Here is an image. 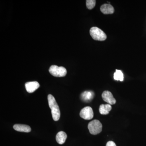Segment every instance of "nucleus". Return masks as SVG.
Returning a JSON list of instances; mask_svg holds the SVG:
<instances>
[{"instance_id":"1","label":"nucleus","mask_w":146,"mask_h":146,"mask_svg":"<svg viewBox=\"0 0 146 146\" xmlns=\"http://www.w3.org/2000/svg\"><path fill=\"white\" fill-rule=\"evenodd\" d=\"M48 100L49 106L51 110L53 119L58 121L60 119V115L59 106L54 97L51 94L48 95Z\"/></svg>"},{"instance_id":"2","label":"nucleus","mask_w":146,"mask_h":146,"mask_svg":"<svg viewBox=\"0 0 146 146\" xmlns=\"http://www.w3.org/2000/svg\"><path fill=\"white\" fill-rule=\"evenodd\" d=\"M90 34L92 38L97 41H104L107 38L104 32L97 27H93L90 29Z\"/></svg>"},{"instance_id":"3","label":"nucleus","mask_w":146,"mask_h":146,"mask_svg":"<svg viewBox=\"0 0 146 146\" xmlns=\"http://www.w3.org/2000/svg\"><path fill=\"white\" fill-rule=\"evenodd\" d=\"M88 128L91 134L97 135L101 132L102 125L98 120H94L89 123Z\"/></svg>"},{"instance_id":"4","label":"nucleus","mask_w":146,"mask_h":146,"mask_svg":"<svg viewBox=\"0 0 146 146\" xmlns=\"http://www.w3.org/2000/svg\"><path fill=\"white\" fill-rule=\"evenodd\" d=\"M50 74L54 77H62L65 76L67 74L66 69L63 67H58L57 65H52L49 69Z\"/></svg>"},{"instance_id":"5","label":"nucleus","mask_w":146,"mask_h":146,"mask_svg":"<svg viewBox=\"0 0 146 146\" xmlns=\"http://www.w3.org/2000/svg\"><path fill=\"white\" fill-rule=\"evenodd\" d=\"M80 117L85 120H91L94 117L93 109L91 107L87 106L81 110L80 113Z\"/></svg>"},{"instance_id":"6","label":"nucleus","mask_w":146,"mask_h":146,"mask_svg":"<svg viewBox=\"0 0 146 146\" xmlns=\"http://www.w3.org/2000/svg\"><path fill=\"white\" fill-rule=\"evenodd\" d=\"M102 98L105 102L110 105L115 104L116 102V100L110 91H104L102 94Z\"/></svg>"},{"instance_id":"7","label":"nucleus","mask_w":146,"mask_h":146,"mask_svg":"<svg viewBox=\"0 0 146 146\" xmlns=\"http://www.w3.org/2000/svg\"><path fill=\"white\" fill-rule=\"evenodd\" d=\"M26 89L29 93H33L39 88V83L36 81L29 82L25 84Z\"/></svg>"},{"instance_id":"8","label":"nucleus","mask_w":146,"mask_h":146,"mask_svg":"<svg viewBox=\"0 0 146 146\" xmlns=\"http://www.w3.org/2000/svg\"><path fill=\"white\" fill-rule=\"evenodd\" d=\"M13 129L17 131L20 132L29 133L31 131V128L29 126L23 124H15L13 125Z\"/></svg>"},{"instance_id":"9","label":"nucleus","mask_w":146,"mask_h":146,"mask_svg":"<svg viewBox=\"0 0 146 146\" xmlns=\"http://www.w3.org/2000/svg\"><path fill=\"white\" fill-rule=\"evenodd\" d=\"M94 92L92 91H84L81 95L82 100L84 102H89L92 100L94 98Z\"/></svg>"},{"instance_id":"10","label":"nucleus","mask_w":146,"mask_h":146,"mask_svg":"<svg viewBox=\"0 0 146 146\" xmlns=\"http://www.w3.org/2000/svg\"><path fill=\"white\" fill-rule=\"evenodd\" d=\"M100 10L104 14H112L114 12L115 9L111 5L105 4L101 7Z\"/></svg>"},{"instance_id":"11","label":"nucleus","mask_w":146,"mask_h":146,"mask_svg":"<svg viewBox=\"0 0 146 146\" xmlns=\"http://www.w3.org/2000/svg\"><path fill=\"white\" fill-rule=\"evenodd\" d=\"M67 138V135L64 131H60L57 133L56 137V142L60 145L65 143Z\"/></svg>"},{"instance_id":"12","label":"nucleus","mask_w":146,"mask_h":146,"mask_svg":"<svg viewBox=\"0 0 146 146\" xmlns=\"http://www.w3.org/2000/svg\"><path fill=\"white\" fill-rule=\"evenodd\" d=\"M112 109L111 105L109 104H102L100 106L99 112L102 115H106L109 114L110 111Z\"/></svg>"},{"instance_id":"13","label":"nucleus","mask_w":146,"mask_h":146,"mask_svg":"<svg viewBox=\"0 0 146 146\" xmlns=\"http://www.w3.org/2000/svg\"><path fill=\"white\" fill-rule=\"evenodd\" d=\"M114 78L115 80L123 81V80L124 76L122 72L120 70H116V72L114 74Z\"/></svg>"},{"instance_id":"14","label":"nucleus","mask_w":146,"mask_h":146,"mask_svg":"<svg viewBox=\"0 0 146 146\" xmlns=\"http://www.w3.org/2000/svg\"><path fill=\"white\" fill-rule=\"evenodd\" d=\"M96 4L95 0H87L86 1V5L89 9H92L95 7Z\"/></svg>"},{"instance_id":"15","label":"nucleus","mask_w":146,"mask_h":146,"mask_svg":"<svg viewBox=\"0 0 146 146\" xmlns=\"http://www.w3.org/2000/svg\"><path fill=\"white\" fill-rule=\"evenodd\" d=\"M106 146H117L114 142L112 141H108L106 144Z\"/></svg>"}]
</instances>
